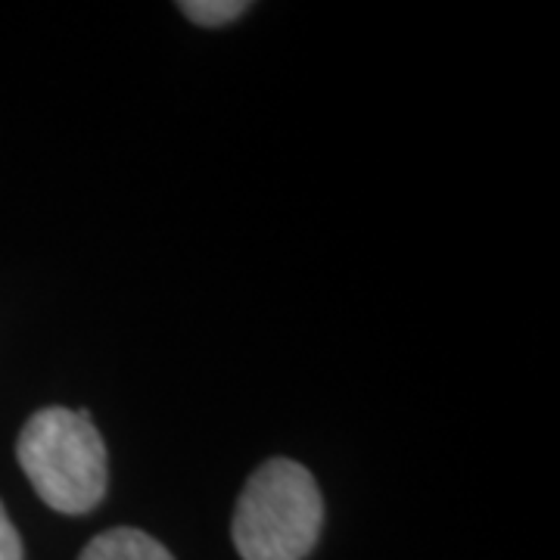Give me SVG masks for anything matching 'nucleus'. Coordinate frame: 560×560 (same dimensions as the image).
I'll list each match as a JSON object with an SVG mask.
<instances>
[{"label":"nucleus","instance_id":"obj_5","mask_svg":"<svg viewBox=\"0 0 560 560\" xmlns=\"http://www.w3.org/2000/svg\"><path fill=\"white\" fill-rule=\"evenodd\" d=\"M0 560H22V541L13 521L7 517V508L0 501Z\"/></svg>","mask_w":560,"mask_h":560},{"label":"nucleus","instance_id":"obj_2","mask_svg":"<svg viewBox=\"0 0 560 560\" xmlns=\"http://www.w3.org/2000/svg\"><path fill=\"white\" fill-rule=\"evenodd\" d=\"M324 504L312 474L275 458L246 480L234 511V545L243 560H305L315 548Z\"/></svg>","mask_w":560,"mask_h":560},{"label":"nucleus","instance_id":"obj_3","mask_svg":"<svg viewBox=\"0 0 560 560\" xmlns=\"http://www.w3.org/2000/svg\"><path fill=\"white\" fill-rule=\"evenodd\" d=\"M79 560H175L168 548L140 529H109L91 541Z\"/></svg>","mask_w":560,"mask_h":560},{"label":"nucleus","instance_id":"obj_1","mask_svg":"<svg viewBox=\"0 0 560 560\" xmlns=\"http://www.w3.org/2000/svg\"><path fill=\"white\" fill-rule=\"evenodd\" d=\"M20 467L44 504L88 514L106 495V448L88 411L40 408L22 427Z\"/></svg>","mask_w":560,"mask_h":560},{"label":"nucleus","instance_id":"obj_4","mask_svg":"<svg viewBox=\"0 0 560 560\" xmlns=\"http://www.w3.org/2000/svg\"><path fill=\"white\" fill-rule=\"evenodd\" d=\"M246 7H249L246 0H184L178 3L180 13L200 25H224L246 13Z\"/></svg>","mask_w":560,"mask_h":560}]
</instances>
